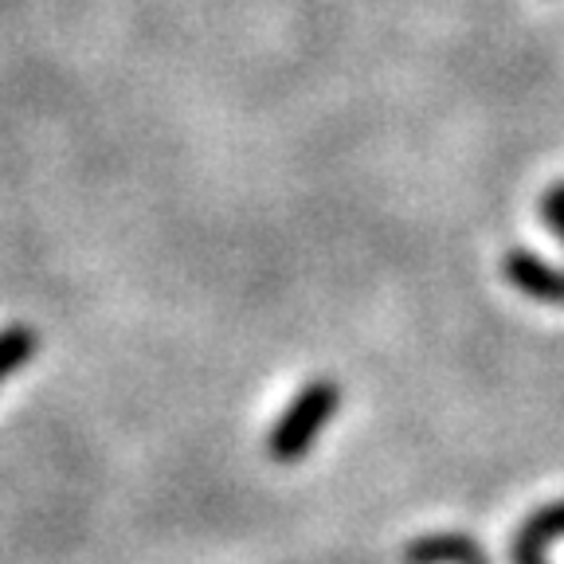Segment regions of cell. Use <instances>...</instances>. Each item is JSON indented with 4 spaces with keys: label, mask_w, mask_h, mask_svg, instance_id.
Wrapping results in <instances>:
<instances>
[{
    "label": "cell",
    "mask_w": 564,
    "mask_h": 564,
    "mask_svg": "<svg viewBox=\"0 0 564 564\" xmlns=\"http://www.w3.org/2000/svg\"><path fill=\"white\" fill-rule=\"evenodd\" d=\"M408 564H490L486 549L475 538L447 529V533H423L404 545Z\"/></svg>",
    "instance_id": "obj_4"
},
{
    "label": "cell",
    "mask_w": 564,
    "mask_h": 564,
    "mask_svg": "<svg viewBox=\"0 0 564 564\" xmlns=\"http://www.w3.org/2000/svg\"><path fill=\"white\" fill-rule=\"evenodd\" d=\"M341 408V384L329 377H314L299 388V397L286 404V412L274 420L271 435H267V455L274 463H299L310 455L317 435L326 432V423Z\"/></svg>",
    "instance_id": "obj_1"
},
{
    "label": "cell",
    "mask_w": 564,
    "mask_h": 564,
    "mask_svg": "<svg viewBox=\"0 0 564 564\" xmlns=\"http://www.w3.org/2000/svg\"><path fill=\"white\" fill-rule=\"evenodd\" d=\"M35 352H40V334H35V329H28V326L0 329V384H4L20 365L32 361Z\"/></svg>",
    "instance_id": "obj_5"
},
{
    "label": "cell",
    "mask_w": 564,
    "mask_h": 564,
    "mask_svg": "<svg viewBox=\"0 0 564 564\" xmlns=\"http://www.w3.org/2000/svg\"><path fill=\"white\" fill-rule=\"evenodd\" d=\"M502 267H506V279H510L521 294H529V299H538V302H553V306H564V271L549 267L545 259H538L533 251H525V247H513Z\"/></svg>",
    "instance_id": "obj_3"
},
{
    "label": "cell",
    "mask_w": 564,
    "mask_h": 564,
    "mask_svg": "<svg viewBox=\"0 0 564 564\" xmlns=\"http://www.w3.org/2000/svg\"><path fill=\"white\" fill-rule=\"evenodd\" d=\"M564 538V498L533 510L510 541V564H549V545Z\"/></svg>",
    "instance_id": "obj_2"
}]
</instances>
